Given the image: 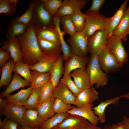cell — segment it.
<instances>
[{
	"instance_id": "22",
	"label": "cell",
	"mask_w": 129,
	"mask_h": 129,
	"mask_svg": "<svg viewBox=\"0 0 129 129\" xmlns=\"http://www.w3.org/2000/svg\"><path fill=\"white\" fill-rule=\"evenodd\" d=\"M77 87L81 90L91 86L89 75L86 70L79 69L74 70L70 74Z\"/></svg>"
},
{
	"instance_id": "54",
	"label": "cell",
	"mask_w": 129,
	"mask_h": 129,
	"mask_svg": "<svg viewBox=\"0 0 129 129\" xmlns=\"http://www.w3.org/2000/svg\"></svg>"
},
{
	"instance_id": "3",
	"label": "cell",
	"mask_w": 129,
	"mask_h": 129,
	"mask_svg": "<svg viewBox=\"0 0 129 129\" xmlns=\"http://www.w3.org/2000/svg\"><path fill=\"white\" fill-rule=\"evenodd\" d=\"M86 20L84 28L81 32L88 39L96 31L104 30L107 17L100 13L86 12Z\"/></svg>"
},
{
	"instance_id": "45",
	"label": "cell",
	"mask_w": 129,
	"mask_h": 129,
	"mask_svg": "<svg viewBox=\"0 0 129 129\" xmlns=\"http://www.w3.org/2000/svg\"><path fill=\"white\" fill-rule=\"evenodd\" d=\"M104 0H92V4L87 12L99 14L100 10L104 3Z\"/></svg>"
},
{
	"instance_id": "51",
	"label": "cell",
	"mask_w": 129,
	"mask_h": 129,
	"mask_svg": "<svg viewBox=\"0 0 129 129\" xmlns=\"http://www.w3.org/2000/svg\"><path fill=\"white\" fill-rule=\"evenodd\" d=\"M120 98H126L129 99V92L128 93L119 96Z\"/></svg>"
},
{
	"instance_id": "31",
	"label": "cell",
	"mask_w": 129,
	"mask_h": 129,
	"mask_svg": "<svg viewBox=\"0 0 129 129\" xmlns=\"http://www.w3.org/2000/svg\"><path fill=\"white\" fill-rule=\"evenodd\" d=\"M30 72L33 82L31 86L32 89L41 88L50 79V72L42 73L33 70Z\"/></svg>"
},
{
	"instance_id": "7",
	"label": "cell",
	"mask_w": 129,
	"mask_h": 129,
	"mask_svg": "<svg viewBox=\"0 0 129 129\" xmlns=\"http://www.w3.org/2000/svg\"><path fill=\"white\" fill-rule=\"evenodd\" d=\"M33 2L34 5V16L32 24L40 27L53 25L52 23H53V17L45 8L41 1H35Z\"/></svg>"
},
{
	"instance_id": "13",
	"label": "cell",
	"mask_w": 129,
	"mask_h": 129,
	"mask_svg": "<svg viewBox=\"0 0 129 129\" xmlns=\"http://www.w3.org/2000/svg\"><path fill=\"white\" fill-rule=\"evenodd\" d=\"M87 121L82 117L70 114L52 129H83Z\"/></svg>"
},
{
	"instance_id": "11",
	"label": "cell",
	"mask_w": 129,
	"mask_h": 129,
	"mask_svg": "<svg viewBox=\"0 0 129 129\" xmlns=\"http://www.w3.org/2000/svg\"><path fill=\"white\" fill-rule=\"evenodd\" d=\"M44 121L36 110L27 109L19 124L21 126L33 129H39Z\"/></svg>"
},
{
	"instance_id": "35",
	"label": "cell",
	"mask_w": 129,
	"mask_h": 129,
	"mask_svg": "<svg viewBox=\"0 0 129 129\" xmlns=\"http://www.w3.org/2000/svg\"><path fill=\"white\" fill-rule=\"evenodd\" d=\"M17 0H0V13L12 16L15 14L17 6Z\"/></svg>"
},
{
	"instance_id": "6",
	"label": "cell",
	"mask_w": 129,
	"mask_h": 129,
	"mask_svg": "<svg viewBox=\"0 0 129 129\" xmlns=\"http://www.w3.org/2000/svg\"><path fill=\"white\" fill-rule=\"evenodd\" d=\"M73 54L82 57H87L88 52V39L81 32H77L73 36L67 39Z\"/></svg>"
},
{
	"instance_id": "40",
	"label": "cell",
	"mask_w": 129,
	"mask_h": 129,
	"mask_svg": "<svg viewBox=\"0 0 129 129\" xmlns=\"http://www.w3.org/2000/svg\"><path fill=\"white\" fill-rule=\"evenodd\" d=\"M45 8L51 15L53 16L61 6L62 0H41Z\"/></svg>"
},
{
	"instance_id": "5",
	"label": "cell",
	"mask_w": 129,
	"mask_h": 129,
	"mask_svg": "<svg viewBox=\"0 0 129 129\" xmlns=\"http://www.w3.org/2000/svg\"><path fill=\"white\" fill-rule=\"evenodd\" d=\"M98 59L101 68L106 73L116 72L123 66L107 47L98 55Z\"/></svg>"
},
{
	"instance_id": "23",
	"label": "cell",
	"mask_w": 129,
	"mask_h": 129,
	"mask_svg": "<svg viewBox=\"0 0 129 129\" xmlns=\"http://www.w3.org/2000/svg\"><path fill=\"white\" fill-rule=\"evenodd\" d=\"M39 45L43 54L54 55L61 54L62 52L60 44H57L37 37Z\"/></svg>"
},
{
	"instance_id": "28",
	"label": "cell",
	"mask_w": 129,
	"mask_h": 129,
	"mask_svg": "<svg viewBox=\"0 0 129 129\" xmlns=\"http://www.w3.org/2000/svg\"><path fill=\"white\" fill-rule=\"evenodd\" d=\"M120 97H117L110 99H107L104 101H102L96 106L92 108L95 115L99 118V121L103 123L106 121L105 112L107 108L109 105H116L119 102Z\"/></svg>"
},
{
	"instance_id": "29",
	"label": "cell",
	"mask_w": 129,
	"mask_h": 129,
	"mask_svg": "<svg viewBox=\"0 0 129 129\" xmlns=\"http://www.w3.org/2000/svg\"><path fill=\"white\" fill-rule=\"evenodd\" d=\"M55 99L53 95L46 101L39 105L37 109L38 113L44 121L47 120L55 114L53 108Z\"/></svg>"
},
{
	"instance_id": "20",
	"label": "cell",
	"mask_w": 129,
	"mask_h": 129,
	"mask_svg": "<svg viewBox=\"0 0 129 129\" xmlns=\"http://www.w3.org/2000/svg\"><path fill=\"white\" fill-rule=\"evenodd\" d=\"M129 32V5L125 10L121 21L114 30L113 35L120 38L125 43L127 41V36Z\"/></svg>"
},
{
	"instance_id": "43",
	"label": "cell",
	"mask_w": 129,
	"mask_h": 129,
	"mask_svg": "<svg viewBox=\"0 0 129 129\" xmlns=\"http://www.w3.org/2000/svg\"><path fill=\"white\" fill-rule=\"evenodd\" d=\"M72 106L62 100L55 98L53 104V108L55 113H59L68 112L72 109Z\"/></svg>"
},
{
	"instance_id": "8",
	"label": "cell",
	"mask_w": 129,
	"mask_h": 129,
	"mask_svg": "<svg viewBox=\"0 0 129 129\" xmlns=\"http://www.w3.org/2000/svg\"><path fill=\"white\" fill-rule=\"evenodd\" d=\"M119 37L113 35L109 39L107 48L109 52L121 64H123L128 60V54Z\"/></svg>"
},
{
	"instance_id": "26",
	"label": "cell",
	"mask_w": 129,
	"mask_h": 129,
	"mask_svg": "<svg viewBox=\"0 0 129 129\" xmlns=\"http://www.w3.org/2000/svg\"><path fill=\"white\" fill-rule=\"evenodd\" d=\"M32 88L31 86L21 90L12 95L9 94L5 97L8 103L19 106H23L31 93Z\"/></svg>"
},
{
	"instance_id": "10",
	"label": "cell",
	"mask_w": 129,
	"mask_h": 129,
	"mask_svg": "<svg viewBox=\"0 0 129 129\" xmlns=\"http://www.w3.org/2000/svg\"><path fill=\"white\" fill-rule=\"evenodd\" d=\"M99 98V92L93 86L82 90L77 96L75 105L81 108L93 105Z\"/></svg>"
},
{
	"instance_id": "2",
	"label": "cell",
	"mask_w": 129,
	"mask_h": 129,
	"mask_svg": "<svg viewBox=\"0 0 129 129\" xmlns=\"http://www.w3.org/2000/svg\"><path fill=\"white\" fill-rule=\"evenodd\" d=\"M86 71L89 76L91 86L95 85L97 89L107 84L108 76L101 68L98 61L97 55L91 54Z\"/></svg>"
},
{
	"instance_id": "15",
	"label": "cell",
	"mask_w": 129,
	"mask_h": 129,
	"mask_svg": "<svg viewBox=\"0 0 129 129\" xmlns=\"http://www.w3.org/2000/svg\"><path fill=\"white\" fill-rule=\"evenodd\" d=\"M89 59L87 56L82 57L73 54L68 60L65 62L63 75L70 74L72 71L77 69L86 70V65L88 63Z\"/></svg>"
},
{
	"instance_id": "42",
	"label": "cell",
	"mask_w": 129,
	"mask_h": 129,
	"mask_svg": "<svg viewBox=\"0 0 129 129\" xmlns=\"http://www.w3.org/2000/svg\"><path fill=\"white\" fill-rule=\"evenodd\" d=\"M60 82L64 85L76 96L82 91L77 87L70 74L64 75Z\"/></svg>"
},
{
	"instance_id": "9",
	"label": "cell",
	"mask_w": 129,
	"mask_h": 129,
	"mask_svg": "<svg viewBox=\"0 0 129 129\" xmlns=\"http://www.w3.org/2000/svg\"><path fill=\"white\" fill-rule=\"evenodd\" d=\"M87 2L86 0H64L61 6L54 16L60 17L71 16L76 11L84 8Z\"/></svg>"
},
{
	"instance_id": "39",
	"label": "cell",
	"mask_w": 129,
	"mask_h": 129,
	"mask_svg": "<svg viewBox=\"0 0 129 129\" xmlns=\"http://www.w3.org/2000/svg\"><path fill=\"white\" fill-rule=\"evenodd\" d=\"M60 22L62 25V28L64 33L71 37L75 34L77 32L72 20L71 16L60 17Z\"/></svg>"
},
{
	"instance_id": "17",
	"label": "cell",
	"mask_w": 129,
	"mask_h": 129,
	"mask_svg": "<svg viewBox=\"0 0 129 129\" xmlns=\"http://www.w3.org/2000/svg\"><path fill=\"white\" fill-rule=\"evenodd\" d=\"M93 105L79 108L72 106L71 109L68 112L70 114L78 116L86 119L92 124L97 125L99 121L98 117L95 114L92 109Z\"/></svg>"
},
{
	"instance_id": "48",
	"label": "cell",
	"mask_w": 129,
	"mask_h": 129,
	"mask_svg": "<svg viewBox=\"0 0 129 129\" xmlns=\"http://www.w3.org/2000/svg\"><path fill=\"white\" fill-rule=\"evenodd\" d=\"M83 129H102L97 125H94L88 121Z\"/></svg>"
},
{
	"instance_id": "53",
	"label": "cell",
	"mask_w": 129,
	"mask_h": 129,
	"mask_svg": "<svg viewBox=\"0 0 129 129\" xmlns=\"http://www.w3.org/2000/svg\"><path fill=\"white\" fill-rule=\"evenodd\" d=\"M113 129L111 126L107 125L105 126L103 129Z\"/></svg>"
},
{
	"instance_id": "32",
	"label": "cell",
	"mask_w": 129,
	"mask_h": 129,
	"mask_svg": "<svg viewBox=\"0 0 129 129\" xmlns=\"http://www.w3.org/2000/svg\"><path fill=\"white\" fill-rule=\"evenodd\" d=\"M15 64L13 59L11 58L1 69L0 80V87L4 86L7 87L10 84Z\"/></svg>"
},
{
	"instance_id": "46",
	"label": "cell",
	"mask_w": 129,
	"mask_h": 129,
	"mask_svg": "<svg viewBox=\"0 0 129 129\" xmlns=\"http://www.w3.org/2000/svg\"><path fill=\"white\" fill-rule=\"evenodd\" d=\"M11 58L10 53L1 48H0V66L1 69Z\"/></svg>"
},
{
	"instance_id": "25",
	"label": "cell",
	"mask_w": 129,
	"mask_h": 129,
	"mask_svg": "<svg viewBox=\"0 0 129 129\" xmlns=\"http://www.w3.org/2000/svg\"><path fill=\"white\" fill-rule=\"evenodd\" d=\"M63 61L62 55L61 54L52 66L50 71V80L54 89L59 83L60 78L63 75L64 70Z\"/></svg>"
},
{
	"instance_id": "16",
	"label": "cell",
	"mask_w": 129,
	"mask_h": 129,
	"mask_svg": "<svg viewBox=\"0 0 129 129\" xmlns=\"http://www.w3.org/2000/svg\"><path fill=\"white\" fill-rule=\"evenodd\" d=\"M1 48L10 53L11 58L13 59L15 64L18 61H22V52L17 37L5 41Z\"/></svg>"
},
{
	"instance_id": "41",
	"label": "cell",
	"mask_w": 129,
	"mask_h": 129,
	"mask_svg": "<svg viewBox=\"0 0 129 129\" xmlns=\"http://www.w3.org/2000/svg\"><path fill=\"white\" fill-rule=\"evenodd\" d=\"M54 90L50 80L40 88L39 105L46 101L53 96Z\"/></svg>"
},
{
	"instance_id": "1",
	"label": "cell",
	"mask_w": 129,
	"mask_h": 129,
	"mask_svg": "<svg viewBox=\"0 0 129 129\" xmlns=\"http://www.w3.org/2000/svg\"><path fill=\"white\" fill-rule=\"evenodd\" d=\"M17 37L22 52V61L30 65L37 63L43 54L40 48L33 24L28 26L24 33Z\"/></svg>"
},
{
	"instance_id": "49",
	"label": "cell",
	"mask_w": 129,
	"mask_h": 129,
	"mask_svg": "<svg viewBox=\"0 0 129 129\" xmlns=\"http://www.w3.org/2000/svg\"><path fill=\"white\" fill-rule=\"evenodd\" d=\"M124 125L125 129H129V118L124 116L122 121Z\"/></svg>"
},
{
	"instance_id": "12",
	"label": "cell",
	"mask_w": 129,
	"mask_h": 129,
	"mask_svg": "<svg viewBox=\"0 0 129 129\" xmlns=\"http://www.w3.org/2000/svg\"><path fill=\"white\" fill-rule=\"evenodd\" d=\"M33 25L37 37L56 44H60L59 32L54 24L43 27Z\"/></svg>"
},
{
	"instance_id": "44",
	"label": "cell",
	"mask_w": 129,
	"mask_h": 129,
	"mask_svg": "<svg viewBox=\"0 0 129 129\" xmlns=\"http://www.w3.org/2000/svg\"><path fill=\"white\" fill-rule=\"evenodd\" d=\"M19 124L5 117L3 121L0 120V129H18Z\"/></svg>"
},
{
	"instance_id": "38",
	"label": "cell",
	"mask_w": 129,
	"mask_h": 129,
	"mask_svg": "<svg viewBox=\"0 0 129 129\" xmlns=\"http://www.w3.org/2000/svg\"><path fill=\"white\" fill-rule=\"evenodd\" d=\"M34 16V5L31 2L27 11L20 16L13 19V20L24 24L29 25L32 23Z\"/></svg>"
},
{
	"instance_id": "33",
	"label": "cell",
	"mask_w": 129,
	"mask_h": 129,
	"mask_svg": "<svg viewBox=\"0 0 129 129\" xmlns=\"http://www.w3.org/2000/svg\"><path fill=\"white\" fill-rule=\"evenodd\" d=\"M31 67V65L19 60L15 64L13 72L20 75L32 84L33 82L30 71Z\"/></svg>"
},
{
	"instance_id": "36",
	"label": "cell",
	"mask_w": 129,
	"mask_h": 129,
	"mask_svg": "<svg viewBox=\"0 0 129 129\" xmlns=\"http://www.w3.org/2000/svg\"><path fill=\"white\" fill-rule=\"evenodd\" d=\"M77 32H81L85 27L86 20V16L84 13L79 10L71 15Z\"/></svg>"
},
{
	"instance_id": "4",
	"label": "cell",
	"mask_w": 129,
	"mask_h": 129,
	"mask_svg": "<svg viewBox=\"0 0 129 129\" xmlns=\"http://www.w3.org/2000/svg\"><path fill=\"white\" fill-rule=\"evenodd\" d=\"M109 38L105 30L96 31L88 38V52L98 55L107 46Z\"/></svg>"
},
{
	"instance_id": "30",
	"label": "cell",
	"mask_w": 129,
	"mask_h": 129,
	"mask_svg": "<svg viewBox=\"0 0 129 129\" xmlns=\"http://www.w3.org/2000/svg\"><path fill=\"white\" fill-rule=\"evenodd\" d=\"M29 25L12 20L7 28L6 36L8 40L24 33Z\"/></svg>"
},
{
	"instance_id": "47",
	"label": "cell",
	"mask_w": 129,
	"mask_h": 129,
	"mask_svg": "<svg viewBox=\"0 0 129 129\" xmlns=\"http://www.w3.org/2000/svg\"><path fill=\"white\" fill-rule=\"evenodd\" d=\"M8 103L6 99H4L0 97V114L1 116H2V112L5 107Z\"/></svg>"
},
{
	"instance_id": "19",
	"label": "cell",
	"mask_w": 129,
	"mask_h": 129,
	"mask_svg": "<svg viewBox=\"0 0 129 129\" xmlns=\"http://www.w3.org/2000/svg\"><path fill=\"white\" fill-rule=\"evenodd\" d=\"M61 54L54 55L43 54L37 63L31 65L30 70H35L42 73L49 72Z\"/></svg>"
},
{
	"instance_id": "14",
	"label": "cell",
	"mask_w": 129,
	"mask_h": 129,
	"mask_svg": "<svg viewBox=\"0 0 129 129\" xmlns=\"http://www.w3.org/2000/svg\"><path fill=\"white\" fill-rule=\"evenodd\" d=\"M128 1L124 0L113 16L107 17L105 30L109 38L113 35L114 30L119 24Z\"/></svg>"
},
{
	"instance_id": "18",
	"label": "cell",
	"mask_w": 129,
	"mask_h": 129,
	"mask_svg": "<svg viewBox=\"0 0 129 129\" xmlns=\"http://www.w3.org/2000/svg\"><path fill=\"white\" fill-rule=\"evenodd\" d=\"M27 109L24 106H19L8 103L2 110V114L19 124Z\"/></svg>"
},
{
	"instance_id": "55",
	"label": "cell",
	"mask_w": 129,
	"mask_h": 129,
	"mask_svg": "<svg viewBox=\"0 0 129 129\" xmlns=\"http://www.w3.org/2000/svg\"></svg>"
},
{
	"instance_id": "27",
	"label": "cell",
	"mask_w": 129,
	"mask_h": 129,
	"mask_svg": "<svg viewBox=\"0 0 129 129\" xmlns=\"http://www.w3.org/2000/svg\"><path fill=\"white\" fill-rule=\"evenodd\" d=\"M60 17L54 16L53 18V24L57 28L59 35L62 51L63 53L62 55L64 61H67L73 55L72 52L71 48L66 43L64 38L63 36L64 33L62 32L60 27Z\"/></svg>"
},
{
	"instance_id": "24",
	"label": "cell",
	"mask_w": 129,
	"mask_h": 129,
	"mask_svg": "<svg viewBox=\"0 0 129 129\" xmlns=\"http://www.w3.org/2000/svg\"><path fill=\"white\" fill-rule=\"evenodd\" d=\"M31 83L22 78L19 74L14 73L11 83L6 89L0 94V97L2 98L6 97L10 93L20 88H23L26 86H31Z\"/></svg>"
},
{
	"instance_id": "50",
	"label": "cell",
	"mask_w": 129,
	"mask_h": 129,
	"mask_svg": "<svg viewBox=\"0 0 129 129\" xmlns=\"http://www.w3.org/2000/svg\"><path fill=\"white\" fill-rule=\"evenodd\" d=\"M113 129H125L124 125L121 121L112 125Z\"/></svg>"
},
{
	"instance_id": "21",
	"label": "cell",
	"mask_w": 129,
	"mask_h": 129,
	"mask_svg": "<svg viewBox=\"0 0 129 129\" xmlns=\"http://www.w3.org/2000/svg\"><path fill=\"white\" fill-rule=\"evenodd\" d=\"M53 95L55 98L65 103L75 105L76 96L64 84L60 83L54 89Z\"/></svg>"
},
{
	"instance_id": "37",
	"label": "cell",
	"mask_w": 129,
	"mask_h": 129,
	"mask_svg": "<svg viewBox=\"0 0 129 129\" xmlns=\"http://www.w3.org/2000/svg\"><path fill=\"white\" fill-rule=\"evenodd\" d=\"M40 88L32 89L24 105L27 109L37 110L39 105Z\"/></svg>"
},
{
	"instance_id": "52",
	"label": "cell",
	"mask_w": 129,
	"mask_h": 129,
	"mask_svg": "<svg viewBox=\"0 0 129 129\" xmlns=\"http://www.w3.org/2000/svg\"><path fill=\"white\" fill-rule=\"evenodd\" d=\"M18 129H39L38 128L37 129H33L27 128L26 127H23L20 126L19 125L18 127Z\"/></svg>"
},
{
	"instance_id": "34",
	"label": "cell",
	"mask_w": 129,
	"mask_h": 129,
	"mask_svg": "<svg viewBox=\"0 0 129 129\" xmlns=\"http://www.w3.org/2000/svg\"><path fill=\"white\" fill-rule=\"evenodd\" d=\"M68 112L56 113L54 116L44 121L39 129H52L69 116Z\"/></svg>"
}]
</instances>
